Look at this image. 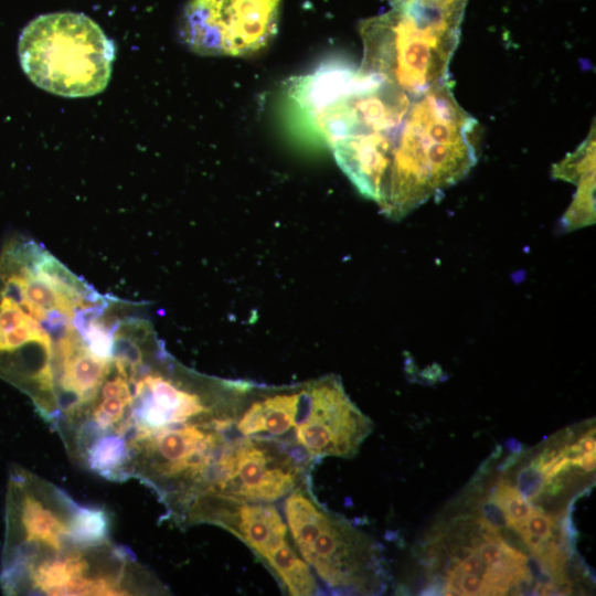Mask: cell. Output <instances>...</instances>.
Wrapping results in <instances>:
<instances>
[{
    "instance_id": "cell-14",
    "label": "cell",
    "mask_w": 596,
    "mask_h": 596,
    "mask_svg": "<svg viewBox=\"0 0 596 596\" xmlns=\"http://www.w3.org/2000/svg\"><path fill=\"white\" fill-rule=\"evenodd\" d=\"M491 499L501 508L508 525L514 531L533 510L530 501L517 488L507 482L497 485Z\"/></svg>"
},
{
    "instance_id": "cell-7",
    "label": "cell",
    "mask_w": 596,
    "mask_h": 596,
    "mask_svg": "<svg viewBox=\"0 0 596 596\" xmlns=\"http://www.w3.org/2000/svg\"><path fill=\"white\" fill-rule=\"evenodd\" d=\"M4 595H162L166 587L126 547L109 540L64 556L0 571Z\"/></svg>"
},
{
    "instance_id": "cell-12",
    "label": "cell",
    "mask_w": 596,
    "mask_h": 596,
    "mask_svg": "<svg viewBox=\"0 0 596 596\" xmlns=\"http://www.w3.org/2000/svg\"><path fill=\"white\" fill-rule=\"evenodd\" d=\"M300 394V384L280 387L252 384L235 416L233 430L243 436L273 437L291 444Z\"/></svg>"
},
{
    "instance_id": "cell-6",
    "label": "cell",
    "mask_w": 596,
    "mask_h": 596,
    "mask_svg": "<svg viewBox=\"0 0 596 596\" xmlns=\"http://www.w3.org/2000/svg\"><path fill=\"white\" fill-rule=\"evenodd\" d=\"M284 514L298 553L330 590L373 594L383 589L377 544L321 505L309 482L284 499Z\"/></svg>"
},
{
    "instance_id": "cell-10",
    "label": "cell",
    "mask_w": 596,
    "mask_h": 596,
    "mask_svg": "<svg viewBox=\"0 0 596 596\" xmlns=\"http://www.w3.org/2000/svg\"><path fill=\"white\" fill-rule=\"evenodd\" d=\"M281 0H190L179 34L203 56H246L265 47L277 32Z\"/></svg>"
},
{
    "instance_id": "cell-16",
    "label": "cell",
    "mask_w": 596,
    "mask_h": 596,
    "mask_svg": "<svg viewBox=\"0 0 596 596\" xmlns=\"http://www.w3.org/2000/svg\"><path fill=\"white\" fill-rule=\"evenodd\" d=\"M391 6L416 4L439 10L466 9L468 0H386Z\"/></svg>"
},
{
    "instance_id": "cell-13",
    "label": "cell",
    "mask_w": 596,
    "mask_h": 596,
    "mask_svg": "<svg viewBox=\"0 0 596 596\" xmlns=\"http://www.w3.org/2000/svg\"><path fill=\"white\" fill-rule=\"evenodd\" d=\"M595 172V128L584 142L562 162L554 166L553 174L566 181L577 182L582 177Z\"/></svg>"
},
{
    "instance_id": "cell-2",
    "label": "cell",
    "mask_w": 596,
    "mask_h": 596,
    "mask_svg": "<svg viewBox=\"0 0 596 596\" xmlns=\"http://www.w3.org/2000/svg\"><path fill=\"white\" fill-rule=\"evenodd\" d=\"M465 9L397 4L360 23V70L412 96L449 83Z\"/></svg>"
},
{
    "instance_id": "cell-9",
    "label": "cell",
    "mask_w": 596,
    "mask_h": 596,
    "mask_svg": "<svg viewBox=\"0 0 596 596\" xmlns=\"http://www.w3.org/2000/svg\"><path fill=\"white\" fill-rule=\"evenodd\" d=\"M311 465V459L285 440L231 436L215 462L204 493L274 503L309 482Z\"/></svg>"
},
{
    "instance_id": "cell-5",
    "label": "cell",
    "mask_w": 596,
    "mask_h": 596,
    "mask_svg": "<svg viewBox=\"0 0 596 596\" xmlns=\"http://www.w3.org/2000/svg\"><path fill=\"white\" fill-rule=\"evenodd\" d=\"M234 421L216 418L166 427L126 447V477L151 488L178 524L190 503L209 487Z\"/></svg>"
},
{
    "instance_id": "cell-8",
    "label": "cell",
    "mask_w": 596,
    "mask_h": 596,
    "mask_svg": "<svg viewBox=\"0 0 596 596\" xmlns=\"http://www.w3.org/2000/svg\"><path fill=\"white\" fill-rule=\"evenodd\" d=\"M220 526L243 541L289 595L309 596L319 590L315 574L289 542V531L273 503L247 502L204 493L195 498L177 525Z\"/></svg>"
},
{
    "instance_id": "cell-15",
    "label": "cell",
    "mask_w": 596,
    "mask_h": 596,
    "mask_svg": "<svg viewBox=\"0 0 596 596\" xmlns=\"http://www.w3.org/2000/svg\"><path fill=\"white\" fill-rule=\"evenodd\" d=\"M517 482L518 490L529 501L535 500L546 487L545 476L531 464L519 471Z\"/></svg>"
},
{
    "instance_id": "cell-3",
    "label": "cell",
    "mask_w": 596,
    "mask_h": 596,
    "mask_svg": "<svg viewBox=\"0 0 596 596\" xmlns=\"http://www.w3.org/2000/svg\"><path fill=\"white\" fill-rule=\"evenodd\" d=\"M109 540L110 515L104 508L77 503L64 490L25 468L10 469L0 571Z\"/></svg>"
},
{
    "instance_id": "cell-1",
    "label": "cell",
    "mask_w": 596,
    "mask_h": 596,
    "mask_svg": "<svg viewBox=\"0 0 596 596\" xmlns=\"http://www.w3.org/2000/svg\"><path fill=\"white\" fill-rule=\"evenodd\" d=\"M478 121L449 83L415 96L395 132L380 198L381 211L401 219L464 179L478 160Z\"/></svg>"
},
{
    "instance_id": "cell-4",
    "label": "cell",
    "mask_w": 596,
    "mask_h": 596,
    "mask_svg": "<svg viewBox=\"0 0 596 596\" xmlns=\"http://www.w3.org/2000/svg\"><path fill=\"white\" fill-rule=\"evenodd\" d=\"M18 54L34 85L51 94L78 98L106 88L115 46L87 15L53 12L35 18L23 29Z\"/></svg>"
},
{
    "instance_id": "cell-11",
    "label": "cell",
    "mask_w": 596,
    "mask_h": 596,
    "mask_svg": "<svg viewBox=\"0 0 596 596\" xmlns=\"http://www.w3.org/2000/svg\"><path fill=\"white\" fill-rule=\"evenodd\" d=\"M300 385L290 443L312 461L354 456L372 425L350 400L340 379L328 375Z\"/></svg>"
}]
</instances>
